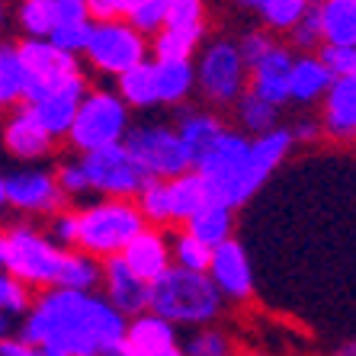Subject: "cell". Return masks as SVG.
<instances>
[{"instance_id":"1","label":"cell","mask_w":356,"mask_h":356,"mask_svg":"<svg viewBox=\"0 0 356 356\" xmlns=\"http://www.w3.org/2000/svg\"><path fill=\"white\" fill-rule=\"evenodd\" d=\"M19 337L42 356H103L125 334V318L99 292L51 286L26 312Z\"/></svg>"},{"instance_id":"2","label":"cell","mask_w":356,"mask_h":356,"mask_svg":"<svg viewBox=\"0 0 356 356\" xmlns=\"http://www.w3.org/2000/svg\"><path fill=\"white\" fill-rule=\"evenodd\" d=\"M218 289L212 286L209 273H193L170 266L161 280L148 286V312L167 318L174 327H206L222 315Z\"/></svg>"},{"instance_id":"3","label":"cell","mask_w":356,"mask_h":356,"mask_svg":"<svg viewBox=\"0 0 356 356\" xmlns=\"http://www.w3.org/2000/svg\"><path fill=\"white\" fill-rule=\"evenodd\" d=\"M141 228L145 218L135 199H97L77 212V250L97 260L119 257Z\"/></svg>"},{"instance_id":"4","label":"cell","mask_w":356,"mask_h":356,"mask_svg":"<svg viewBox=\"0 0 356 356\" xmlns=\"http://www.w3.org/2000/svg\"><path fill=\"white\" fill-rule=\"evenodd\" d=\"M129 129H132V109L119 99V93L93 87L83 93L65 138L71 141L77 154H87V151L109 148V145H122Z\"/></svg>"},{"instance_id":"5","label":"cell","mask_w":356,"mask_h":356,"mask_svg":"<svg viewBox=\"0 0 356 356\" xmlns=\"http://www.w3.org/2000/svg\"><path fill=\"white\" fill-rule=\"evenodd\" d=\"M0 248H3V270L10 276H17L29 289L55 286L65 248H58L49 234H42L29 222H17L0 234Z\"/></svg>"},{"instance_id":"6","label":"cell","mask_w":356,"mask_h":356,"mask_svg":"<svg viewBox=\"0 0 356 356\" xmlns=\"http://www.w3.org/2000/svg\"><path fill=\"white\" fill-rule=\"evenodd\" d=\"M193 67H196V90L209 106L228 109L248 90V65L238 51V39L222 35L202 42L199 61H193Z\"/></svg>"},{"instance_id":"7","label":"cell","mask_w":356,"mask_h":356,"mask_svg":"<svg viewBox=\"0 0 356 356\" xmlns=\"http://www.w3.org/2000/svg\"><path fill=\"white\" fill-rule=\"evenodd\" d=\"M122 145L148 180H174L193 167V154L167 122H141L125 132Z\"/></svg>"},{"instance_id":"8","label":"cell","mask_w":356,"mask_h":356,"mask_svg":"<svg viewBox=\"0 0 356 356\" xmlns=\"http://www.w3.org/2000/svg\"><path fill=\"white\" fill-rule=\"evenodd\" d=\"M148 35H141L129 19H106V23H90L83 58L97 74L119 77L129 67L148 61Z\"/></svg>"},{"instance_id":"9","label":"cell","mask_w":356,"mask_h":356,"mask_svg":"<svg viewBox=\"0 0 356 356\" xmlns=\"http://www.w3.org/2000/svg\"><path fill=\"white\" fill-rule=\"evenodd\" d=\"M81 167L90 193H97L99 199H135L148 180L125 145L87 151V154H81Z\"/></svg>"},{"instance_id":"10","label":"cell","mask_w":356,"mask_h":356,"mask_svg":"<svg viewBox=\"0 0 356 356\" xmlns=\"http://www.w3.org/2000/svg\"><path fill=\"white\" fill-rule=\"evenodd\" d=\"M19 49V61L26 67V93L23 103L33 106L42 97H49L51 90H58L65 83H71L81 74L74 55L55 49L49 39H23L17 45Z\"/></svg>"},{"instance_id":"11","label":"cell","mask_w":356,"mask_h":356,"mask_svg":"<svg viewBox=\"0 0 356 356\" xmlns=\"http://www.w3.org/2000/svg\"><path fill=\"white\" fill-rule=\"evenodd\" d=\"M3 186H7V209H17L19 216H55L67 206L55 170L45 167H17L3 174Z\"/></svg>"},{"instance_id":"12","label":"cell","mask_w":356,"mask_h":356,"mask_svg":"<svg viewBox=\"0 0 356 356\" xmlns=\"http://www.w3.org/2000/svg\"><path fill=\"white\" fill-rule=\"evenodd\" d=\"M206 273L218 289V296L228 302H248L254 296V266H250V257L241 241L228 238L218 248H212Z\"/></svg>"},{"instance_id":"13","label":"cell","mask_w":356,"mask_h":356,"mask_svg":"<svg viewBox=\"0 0 356 356\" xmlns=\"http://www.w3.org/2000/svg\"><path fill=\"white\" fill-rule=\"evenodd\" d=\"M0 141H3L10 158L23 161V164H35V161L49 158L51 145H55V138L42 129V122L26 103L10 109V116L3 119V129H0Z\"/></svg>"},{"instance_id":"14","label":"cell","mask_w":356,"mask_h":356,"mask_svg":"<svg viewBox=\"0 0 356 356\" xmlns=\"http://www.w3.org/2000/svg\"><path fill=\"white\" fill-rule=\"evenodd\" d=\"M119 257H122V264L129 266L138 280L148 282V286L154 280H161V276L174 266V260H170V238H167L161 228H151V225H145V228L125 244V250Z\"/></svg>"},{"instance_id":"15","label":"cell","mask_w":356,"mask_h":356,"mask_svg":"<svg viewBox=\"0 0 356 356\" xmlns=\"http://www.w3.org/2000/svg\"><path fill=\"white\" fill-rule=\"evenodd\" d=\"M292 55L286 45L276 42L257 65L248 67V90L254 97L273 103V106H286L289 103V74H292Z\"/></svg>"},{"instance_id":"16","label":"cell","mask_w":356,"mask_h":356,"mask_svg":"<svg viewBox=\"0 0 356 356\" xmlns=\"http://www.w3.org/2000/svg\"><path fill=\"white\" fill-rule=\"evenodd\" d=\"M103 298L116 308L119 315L129 321V318L148 312V282L138 280V276L122 264V257H109L103 260Z\"/></svg>"},{"instance_id":"17","label":"cell","mask_w":356,"mask_h":356,"mask_svg":"<svg viewBox=\"0 0 356 356\" xmlns=\"http://www.w3.org/2000/svg\"><path fill=\"white\" fill-rule=\"evenodd\" d=\"M321 135L331 141H356V77H334L321 99Z\"/></svg>"},{"instance_id":"18","label":"cell","mask_w":356,"mask_h":356,"mask_svg":"<svg viewBox=\"0 0 356 356\" xmlns=\"http://www.w3.org/2000/svg\"><path fill=\"white\" fill-rule=\"evenodd\" d=\"M87 90H90V87H87L83 74H77L71 83H65V87H58V90H51L49 97H42L39 103H33L29 109L35 113V119L42 122V129L58 141V138L67 135L71 122H74V113H77V106H81V99H83Z\"/></svg>"},{"instance_id":"19","label":"cell","mask_w":356,"mask_h":356,"mask_svg":"<svg viewBox=\"0 0 356 356\" xmlns=\"http://www.w3.org/2000/svg\"><path fill=\"white\" fill-rule=\"evenodd\" d=\"M122 340L135 356H148V353H158V350L177 347V327L167 318L154 315V312H141V315L125 321Z\"/></svg>"},{"instance_id":"20","label":"cell","mask_w":356,"mask_h":356,"mask_svg":"<svg viewBox=\"0 0 356 356\" xmlns=\"http://www.w3.org/2000/svg\"><path fill=\"white\" fill-rule=\"evenodd\" d=\"M331 81L334 74L327 71V65L318 55H296L292 58V74H289V103H298V106L321 103Z\"/></svg>"},{"instance_id":"21","label":"cell","mask_w":356,"mask_h":356,"mask_svg":"<svg viewBox=\"0 0 356 356\" xmlns=\"http://www.w3.org/2000/svg\"><path fill=\"white\" fill-rule=\"evenodd\" d=\"M202 42H206V23L164 26L151 35V51H154V61H193Z\"/></svg>"},{"instance_id":"22","label":"cell","mask_w":356,"mask_h":356,"mask_svg":"<svg viewBox=\"0 0 356 356\" xmlns=\"http://www.w3.org/2000/svg\"><path fill=\"white\" fill-rule=\"evenodd\" d=\"M161 106H180L196 93V67L193 61H154Z\"/></svg>"},{"instance_id":"23","label":"cell","mask_w":356,"mask_h":356,"mask_svg":"<svg viewBox=\"0 0 356 356\" xmlns=\"http://www.w3.org/2000/svg\"><path fill=\"white\" fill-rule=\"evenodd\" d=\"M183 232H190L193 238H199L206 248H218V244L228 241L234 232V209L209 199L199 212H193V216L183 222Z\"/></svg>"},{"instance_id":"24","label":"cell","mask_w":356,"mask_h":356,"mask_svg":"<svg viewBox=\"0 0 356 356\" xmlns=\"http://www.w3.org/2000/svg\"><path fill=\"white\" fill-rule=\"evenodd\" d=\"M99 280H103V260L90 257L77 248H67L61 254L58 264V276H55V286L58 289H77V292H97Z\"/></svg>"},{"instance_id":"25","label":"cell","mask_w":356,"mask_h":356,"mask_svg":"<svg viewBox=\"0 0 356 356\" xmlns=\"http://www.w3.org/2000/svg\"><path fill=\"white\" fill-rule=\"evenodd\" d=\"M116 93L129 109H154L158 103V81H154V61H141L116 77Z\"/></svg>"},{"instance_id":"26","label":"cell","mask_w":356,"mask_h":356,"mask_svg":"<svg viewBox=\"0 0 356 356\" xmlns=\"http://www.w3.org/2000/svg\"><path fill=\"white\" fill-rule=\"evenodd\" d=\"M324 45H356V0H318Z\"/></svg>"},{"instance_id":"27","label":"cell","mask_w":356,"mask_h":356,"mask_svg":"<svg viewBox=\"0 0 356 356\" xmlns=\"http://www.w3.org/2000/svg\"><path fill=\"white\" fill-rule=\"evenodd\" d=\"M167 193H170V218L177 222H186L193 212L209 202V190H206V180L196 174V170H186V174L174 177V180H167Z\"/></svg>"},{"instance_id":"28","label":"cell","mask_w":356,"mask_h":356,"mask_svg":"<svg viewBox=\"0 0 356 356\" xmlns=\"http://www.w3.org/2000/svg\"><path fill=\"white\" fill-rule=\"evenodd\" d=\"M174 129H177V135L183 138V145L190 148V154L196 158L199 151L206 148L209 141L222 132L225 122L212 113V109H183L180 116H177Z\"/></svg>"},{"instance_id":"29","label":"cell","mask_w":356,"mask_h":356,"mask_svg":"<svg viewBox=\"0 0 356 356\" xmlns=\"http://www.w3.org/2000/svg\"><path fill=\"white\" fill-rule=\"evenodd\" d=\"M26 67L19 61V49L13 42H0V113L23 103Z\"/></svg>"},{"instance_id":"30","label":"cell","mask_w":356,"mask_h":356,"mask_svg":"<svg viewBox=\"0 0 356 356\" xmlns=\"http://www.w3.org/2000/svg\"><path fill=\"white\" fill-rule=\"evenodd\" d=\"M232 109H234L238 125L244 129V135H250V138H257V135H264V132H270V129L280 125V106L254 97L250 90H244V97H241Z\"/></svg>"},{"instance_id":"31","label":"cell","mask_w":356,"mask_h":356,"mask_svg":"<svg viewBox=\"0 0 356 356\" xmlns=\"http://www.w3.org/2000/svg\"><path fill=\"white\" fill-rule=\"evenodd\" d=\"M135 206H138L145 225L151 228H164V225H174L170 218V193H167V180H145V186L135 196Z\"/></svg>"},{"instance_id":"32","label":"cell","mask_w":356,"mask_h":356,"mask_svg":"<svg viewBox=\"0 0 356 356\" xmlns=\"http://www.w3.org/2000/svg\"><path fill=\"white\" fill-rule=\"evenodd\" d=\"M17 26L23 29V39H49L55 29V0H19Z\"/></svg>"},{"instance_id":"33","label":"cell","mask_w":356,"mask_h":356,"mask_svg":"<svg viewBox=\"0 0 356 356\" xmlns=\"http://www.w3.org/2000/svg\"><path fill=\"white\" fill-rule=\"evenodd\" d=\"M312 7V0H260L257 17L270 33H289L298 19L305 17V10Z\"/></svg>"},{"instance_id":"34","label":"cell","mask_w":356,"mask_h":356,"mask_svg":"<svg viewBox=\"0 0 356 356\" xmlns=\"http://www.w3.org/2000/svg\"><path fill=\"white\" fill-rule=\"evenodd\" d=\"M212 248H206L199 238H193L190 232H177L170 238V260L180 270H193V273H206Z\"/></svg>"},{"instance_id":"35","label":"cell","mask_w":356,"mask_h":356,"mask_svg":"<svg viewBox=\"0 0 356 356\" xmlns=\"http://www.w3.org/2000/svg\"><path fill=\"white\" fill-rule=\"evenodd\" d=\"M289 42H292V49H298L302 55H315V51L324 45L318 0H312V7L305 10V17H302V19H298V23L289 29Z\"/></svg>"},{"instance_id":"36","label":"cell","mask_w":356,"mask_h":356,"mask_svg":"<svg viewBox=\"0 0 356 356\" xmlns=\"http://www.w3.org/2000/svg\"><path fill=\"white\" fill-rule=\"evenodd\" d=\"M183 353L186 356H232L234 350H232L228 334L212 327V324H206V327H196V334L186 340Z\"/></svg>"},{"instance_id":"37","label":"cell","mask_w":356,"mask_h":356,"mask_svg":"<svg viewBox=\"0 0 356 356\" xmlns=\"http://www.w3.org/2000/svg\"><path fill=\"white\" fill-rule=\"evenodd\" d=\"M33 305V296H29V286L19 282L17 276H10L3 266H0V312L10 318L26 315Z\"/></svg>"},{"instance_id":"38","label":"cell","mask_w":356,"mask_h":356,"mask_svg":"<svg viewBox=\"0 0 356 356\" xmlns=\"http://www.w3.org/2000/svg\"><path fill=\"white\" fill-rule=\"evenodd\" d=\"M164 26H193L206 23V0H161Z\"/></svg>"},{"instance_id":"39","label":"cell","mask_w":356,"mask_h":356,"mask_svg":"<svg viewBox=\"0 0 356 356\" xmlns=\"http://www.w3.org/2000/svg\"><path fill=\"white\" fill-rule=\"evenodd\" d=\"M87 35H90V23H71V26H55L49 33V42L55 49L67 51V55H83L87 49Z\"/></svg>"},{"instance_id":"40","label":"cell","mask_w":356,"mask_h":356,"mask_svg":"<svg viewBox=\"0 0 356 356\" xmlns=\"http://www.w3.org/2000/svg\"><path fill=\"white\" fill-rule=\"evenodd\" d=\"M318 58L334 77H356V45H321Z\"/></svg>"},{"instance_id":"41","label":"cell","mask_w":356,"mask_h":356,"mask_svg":"<svg viewBox=\"0 0 356 356\" xmlns=\"http://www.w3.org/2000/svg\"><path fill=\"white\" fill-rule=\"evenodd\" d=\"M276 45L273 33L270 29H248V33L238 39V51H241V58H244V65H257L260 58H264L266 51Z\"/></svg>"},{"instance_id":"42","label":"cell","mask_w":356,"mask_h":356,"mask_svg":"<svg viewBox=\"0 0 356 356\" xmlns=\"http://www.w3.org/2000/svg\"><path fill=\"white\" fill-rule=\"evenodd\" d=\"M55 180H58L65 199H77V196H87V193H90L81 161H65V164H58V170H55Z\"/></svg>"},{"instance_id":"43","label":"cell","mask_w":356,"mask_h":356,"mask_svg":"<svg viewBox=\"0 0 356 356\" xmlns=\"http://www.w3.org/2000/svg\"><path fill=\"white\" fill-rule=\"evenodd\" d=\"M129 23H132L141 35H154L158 29H164V7H161V0H141L138 7L132 10Z\"/></svg>"},{"instance_id":"44","label":"cell","mask_w":356,"mask_h":356,"mask_svg":"<svg viewBox=\"0 0 356 356\" xmlns=\"http://www.w3.org/2000/svg\"><path fill=\"white\" fill-rule=\"evenodd\" d=\"M141 0H87L90 23H106V19H129Z\"/></svg>"},{"instance_id":"45","label":"cell","mask_w":356,"mask_h":356,"mask_svg":"<svg viewBox=\"0 0 356 356\" xmlns=\"http://www.w3.org/2000/svg\"><path fill=\"white\" fill-rule=\"evenodd\" d=\"M49 238L58 244V248H77V212L71 209H61L51 216V225H49Z\"/></svg>"},{"instance_id":"46","label":"cell","mask_w":356,"mask_h":356,"mask_svg":"<svg viewBox=\"0 0 356 356\" xmlns=\"http://www.w3.org/2000/svg\"><path fill=\"white\" fill-rule=\"evenodd\" d=\"M71 23H90L87 0H55V26H71Z\"/></svg>"},{"instance_id":"47","label":"cell","mask_w":356,"mask_h":356,"mask_svg":"<svg viewBox=\"0 0 356 356\" xmlns=\"http://www.w3.org/2000/svg\"><path fill=\"white\" fill-rule=\"evenodd\" d=\"M289 135H292L296 145H312V141H318V135H321V122H318V119L302 116V119H296V122L289 125Z\"/></svg>"},{"instance_id":"48","label":"cell","mask_w":356,"mask_h":356,"mask_svg":"<svg viewBox=\"0 0 356 356\" xmlns=\"http://www.w3.org/2000/svg\"><path fill=\"white\" fill-rule=\"evenodd\" d=\"M0 356H42V350L23 337H0Z\"/></svg>"},{"instance_id":"49","label":"cell","mask_w":356,"mask_h":356,"mask_svg":"<svg viewBox=\"0 0 356 356\" xmlns=\"http://www.w3.org/2000/svg\"><path fill=\"white\" fill-rule=\"evenodd\" d=\"M103 356H135V353L125 347V340H119V343H113L109 350H103Z\"/></svg>"},{"instance_id":"50","label":"cell","mask_w":356,"mask_h":356,"mask_svg":"<svg viewBox=\"0 0 356 356\" xmlns=\"http://www.w3.org/2000/svg\"><path fill=\"white\" fill-rule=\"evenodd\" d=\"M10 334H13V318L0 312V337H10Z\"/></svg>"},{"instance_id":"51","label":"cell","mask_w":356,"mask_h":356,"mask_svg":"<svg viewBox=\"0 0 356 356\" xmlns=\"http://www.w3.org/2000/svg\"><path fill=\"white\" fill-rule=\"evenodd\" d=\"M334 356H356V340H347V343H340L334 350Z\"/></svg>"},{"instance_id":"52","label":"cell","mask_w":356,"mask_h":356,"mask_svg":"<svg viewBox=\"0 0 356 356\" xmlns=\"http://www.w3.org/2000/svg\"><path fill=\"white\" fill-rule=\"evenodd\" d=\"M148 356H186L180 347H167V350H158V353H148Z\"/></svg>"},{"instance_id":"53","label":"cell","mask_w":356,"mask_h":356,"mask_svg":"<svg viewBox=\"0 0 356 356\" xmlns=\"http://www.w3.org/2000/svg\"><path fill=\"white\" fill-rule=\"evenodd\" d=\"M7 209V186H3V174H0V212Z\"/></svg>"},{"instance_id":"54","label":"cell","mask_w":356,"mask_h":356,"mask_svg":"<svg viewBox=\"0 0 356 356\" xmlns=\"http://www.w3.org/2000/svg\"><path fill=\"white\" fill-rule=\"evenodd\" d=\"M238 7H244V10H254V13H257L260 0H238Z\"/></svg>"},{"instance_id":"55","label":"cell","mask_w":356,"mask_h":356,"mask_svg":"<svg viewBox=\"0 0 356 356\" xmlns=\"http://www.w3.org/2000/svg\"><path fill=\"white\" fill-rule=\"evenodd\" d=\"M3 26H7V7H3V0H0V33H3Z\"/></svg>"},{"instance_id":"56","label":"cell","mask_w":356,"mask_h":356,"mask_svg":"<svg viewBox=\"0 0 356 356\" xmlns=\"http://www.w3.org/2000/svg\"><path fill=\"white\" fill-rule=\"evenodd\" d=\"M0 266H3V248H0Z\"/></svg>"},{"instance_id":"57","label":"cell","mask_w":356,"mask_h":356,"mask_svg":"<svg viewBox=\"0 0 356 356\" xmlns=\"http://www.w3.org/2000/svg\"><path fill=\"white\" fill-rule=\"evenodd\" d=\"M232 356H238V353H232Z\"/></svg>"}]
</instances>
